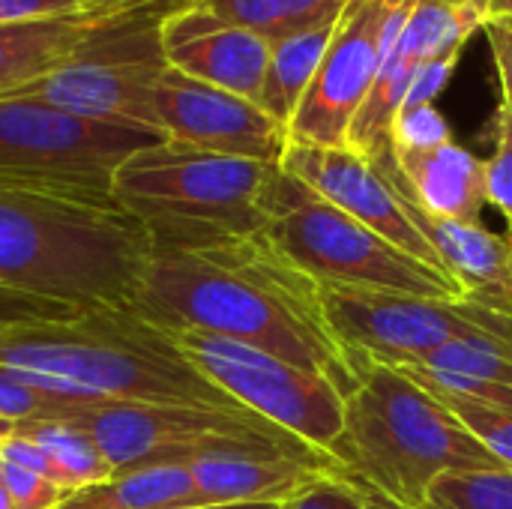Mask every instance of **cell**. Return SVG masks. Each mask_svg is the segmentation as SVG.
Returning a JSON list of instances; mask_svg holds the SVG:
<instances>
[{"label": "cell", "instance_id": "19", "mask_svg": "<svg viewBox=\"0 0 512 509\" xmlns=\"http://www.w3.org/2000/svg\"><path fill=\"white\" fill-rule=\"evenodd\" d=\"M96 21L87 15L0 27V99L18 96L75 54Z\"/></svg>", "mask_w": 512, "mask_h": 509}, {"label": "cell", "instance_id": "4", "mask_svg": "<svg viewBox=\"0 0 512 509\" xmlns=\"http://www.w3.org/2000/svg\"><path fill=\"white\" fill-rule=\"evenodd\" d=\"M273 168L165 138L117 168L114 198L150 228L156 249H198L264 228L258 198Z\"/></svg>", "mask_w": 512, "mask_h": 509}, {"label": "cell", "instance_id": "13", "mask_svg": "<svg viewBox=\"0 0 512 509\" xmlns=\"http://www.w3.org/2000/svg\"><path fill=\"white\" fill-rule=\"evenodd\" d=\"M486 15L480 9L453 3V0H414L396 42L390 45L378 78L351 123L348 150L375 162L390 150V129L399 117L417 72L456 48H465L468 39L483 30Z\"/></svg>", "mask_w": 512, "mask_h": 509}, {"label": "cell", "instance_id": "12", "mask_svg": "<svg viewBox=\"0 0 512 509\" xmlns=\"http://www.w3.org/2000/svg\"><path fill=\"white\" fill-rule=\"evenodd\" d=\"M153 117L162 138L207 153L279 165L288 147V129L258 102L195 81L171 63L153 90Z\"/></svg>", "mask_w": 512, "mask_h": 509}, {"label": "cell", "instance_id": "26", "mask_svg": "<svg viewBox=\"0 0 512 509\" xmlns=\"http://www.w3.org/2000/svg\"><path fill=\"white\" fill-rule=\"evenodd\" d=\"M399 369L408 381H414L417 387H423L429 396H456L483 408H495V411H507L512 414V387L507 384H495V381H480V378H468V375H453V372H438L429 366H393Z\"/></svg>", "mask_w": 512, "mask_h": 509}, {"label": "cell", "instance_id": "3", "mask_svg": "<svg viewBox=\"0 0 512 509\" xmlns=\"http://www.w3.org/2000/svg\"><path fill=\"white\" fill-rule=\"evenodd\" d=\"M330 456L345 477L405 509H429V486L453 471L504 468L438 399L399 369L363 357Z\"/></svg>", "mask_w": 512, "mask_h": 509}, {"label": "cell", "instance_id": "23", "mask_svg": "<svg viewBox=\"0 0 512 509\" xmlns=\"http://www.w3.org/2000/svg\"><path fill=\"white\" fill-rule=\"evenodd\" d=\"M18 432L30 438L51 459V465L63 477L69 492H78V489H87L114 477L111 462L78 423L36 420V423H18Z\"/></svg>", "mask_w": 512, "mask_h": 509}, {"label": "cell", "instance_id": "36", "mask_svg": "<svg viewBox=\"0 0 512 509\" xmlns=\"http://www.w3.org/2000/svg\"><path fill=\"white\" fill-rule=\"evenodd\" d=\"M204 0H81V9L93 21H108L120 15H135V12H162V15H177L183 9H192Z\"/></svg>", "mask_w": 512, "mask_h": 509}, {"label": "cell", "instance_id": "25", "mask_svg": "<svg viewBox=\"0 0 512 509\" xmlns=\"http://www.w3.org/2000/svg\"><path fill=\"white\" fill-rule=\"evenodd\" d=\"M81 405H87V402L48 393V390L36 387L33 381L21 378L18 372L0 366V420H12V423L72 420Z\"/></svg>", "mask_w": 512, "mask_h": 509}, {"label": "cell", "instance_id": "20", "mask_svg": "<svg viewBox=\"0 0 512 509\" xmlns=\"http://www.w3.org/2000/svg\"><path fill=\"white\" fill-rule=\"evenodd\" d=\"M207 507L189 465L117 471L105 483L66 495L54 509H192Z\"/></svg>", "mask_w": 512, "mask_h": 509}, {"label": "cell", "instance_id": "30", "mask_svg": "<svg viewBox=\"0 0 512 509\" xmlns=\"http://www.w3.org/2000/svg\"><path fill=\"white\" fill-rule=\"evenodd\" d=\"M486 195L510 225L512 234V114L501 102L495 111V150L486 162Z\"/></svg>", "mask_w": 512, "mask_h": 509}, {"label": "cell", "instance_id": "32", "mask_svg": "<svg viewBox=\"0 0 512 509\" xmlns=\"http://www.w3.org/2000/svg\"><path fill=\"white\" fill-rule=\"evenodd\" d=\"M75 315H81V309L57 303V300H42V297L0 288V327L33 324V321H66Z\"/></svg>", "mask_w": 512, "mask_h": 509}, {"label": "cell", "instance_id": "24", "mask_svg": "<svg viewBox=\"0 0 512 509\" xmlns=\"http://www.w3.org/2000/svg\"><path fill=\"white\" fill-rule=\"evenodd\" d=\"M429 509H512V471H453L429 486Z\"/></svg>", "mask_w": 512, "mask_h": 509}, {"label": "cell", "instance_id": "8", "mask_svg": "<svg viewBox=\"0 0 512 509\" xmlns=\"http://www.w3.org/2000/svg\"><path fill=\"white\" fill-rule=\"evenodd\" d=\"M324 306L339 339L375 363L411 366L447 345H474L512 360V315L474 300L399 297L324 288Z\"/></svg>", "mask_w": 512, "mask_h": 509}, {"label": "cell", "instance_id": "16", "mask_svg": "<svg viewBox=\"0 0 512 509\" xmlns=\"http://www.w3.org/2000/svg\"><path fill=\"white\" fill-rule=\"evenodd\" d=\"M162 45L177 72L249 102L261 99L270 63V42L261 33L231 24L198 3L165 18Z\"/></svg>", "mask_w": 512, "mask_h": 509}, {"label": "cell", "instance_id": "15", "mask_svg": "<svg viewBox=\"0 0 512 509\" xmlns=\"http://www.w3.org/2000/svg\"><path fill=\"white\" fill-rule=\"evenodd\" d=\"M375 171L384 177L414 228L441 258V267L459 282L462 294L480 306L512 315V234H498L480 222H456L423 210L399 183L393 153H381Z\"/></svg>", "mask_w": 512, "mask_h": 509}, {"label": "cell", "instance_id": "2", "mask_svg": "<svg viewBox=\"0 0 512 509\" xmlns=\"http://www.w3.org/2000/svg\"><path fill=\"white\" fill-rule=\"evenodd\" d=\"M0 366L81 402L249 411L141 312H81L66 321L0 327Z\"/></svg>", "mask_w": 512, "mask_h": 509}, {"label": "cell", "instance_id": "34", "mask_svg": "<svg viewBox=\"0 0 512 509\" xmlns=\"http://www.w3.org/2000/svg\"><path fill=\"white\" fill-rule=\"evenodd\" d=\"M462 51H465V48H456V51H447V54L429 60V63L417 72V78H414V84H411V93H408V99H405L402 108L435 105V99L441 96V90L450 84V78H453V72H456Z\"/></svg>", "mask_w": 512, "mask_h": 509}, {"label": "cell", "instance_id": "21", "mask_svg": "<svg viewBox=\"0 0 512 509\" xmlns=\"http://www.w3.org/2000/svg\"><path fill=\"white\" fill-rule=\"evenodd\" d=\"M342 18V15H339ZM339 21L303 30L297 36H288L276 45H270V63H267V75H264V87H261V99L258 105L279 123L288 129L291 117L297 114L306 90L315 81V72L327 54V45L333 39Z\"/></svg>", "mask_w": 512, "mask_h": 509}, {"label": "cell", "instance_id": "14", "mask_svg": "<svg viewBox=\"0 0 512 509\" xmlns=\"http://www.w3.org/2000/svg\"><path fill=\"white\" fill-rule=\"evenodd\" d=\"M279 165L297 180H303L324 201H330L351 219L381 234L387 243L399 246L402 252L420 258L435 270H444L441 258L426 243V237L414 228V222L405 216L402 204L396 201L384 177L360 153L348 147H315V144L288 141Z\"/></svg>", "mask_w": 512, "mask_h": 509}, {"label": "cell", "instance_id": "35", "mask_svg": "<svg viewBox=\"0 0 512 509\" xmlns=\"http://www.w3.org/2000/svg\"><path fill=\"white\" fill-rule=\"evenodd\" d=\"M84 15L81 0H0V27Z\"/></svg>", "mask_w": 512, "mask_h": 509}, {"label": "cell", "instance_id": "43", "mask_svg": "<svg viewBox=\"0 0 512 509\" xmlns=\"http://www.w3.org/2000/svg\"><path fill=\"white\" fill-rule=\"evenodd\" d=\"M0 509H15L12 498H9V492H6V486H3V480H0Z\"/></svg>", "mask_w": 512, "mask_h": 509}, {"label": "cell", "instance_id": "28", "mask_svg": "<svg viewBox=\"0 0 512 509\" xmlns=\"http://www.w3.org/2000/svg\"><path fill=\"white\" fill-rule=\"evenodd\" d=\"M414 366V363H411ZM417 366H429L438 372H453V375H468V378H480V381H495V384H507L512 387V360L498 354V351H486V348H474V345H447L432 351L426 360H420Z\"/></svg>", "mask_w": 512, "mask_h": 509}, {"label": "cell", "instance_id": "11", "mask_svg": "<svg viewBox=\"0 0 512 509\" xmlns=\"http://www.w3.org/2000/svg\"><path fill=\"white\" fill-rule=\"evenodd\" d=\"M414 0H351L333 30L327 54L288 123V141L345 147L378 69L396 42Z\"/></svg>", "mask_w": 512, "mask_h": 509}, {"label": "cell", "instance_id": "10", "mask_svg": "<svg viewBox=\"0 0 512 509\" xmlns=\"http://www.w3.org/2000/svg\"><path fill=\"white\" fill-rule=\"evenodd\" d=\"M165 141L150 129L66 114L36 99H0V177H33L114 192L117 168L141 147Z\"/></svg>", "mask_w": 512, "mask_h": 509}, {"label": "cell", "instance_id": "7", "mask_svg": "<svg viewBox=\"0 0 512 509\" xmlns=\"http://www.w3.org/2000/svg\"><path fill=\"white\" fill-rule=\"evenodd\" d=\"M165 18L171 15L135 12L96 21L69 60L18 96L45 102L75 117L150 129L159 135L153 90L168 69L162 45Z\"/></svg>", "mask_w": 512, "mask_h": 509}, {"label": "cell", "instance_id": "31", "mask_svg": "<svg viewBox=\"0 0 512 509\" xmlns=\"http://www.w3.org/2000/svg\"><path fill=\"white\" fill-rule=\"evenodd\" d=\"M0 480H3L15 509H54L69 495L57 483H51L33 471H24L12 462H3V459H0Z\"/></svg>", "mask_w": 512, "mask_h": 509}, {"label": "cell", "instance_id": "27", "mask_svg": "<svg viewBox=\"0 0 512 509\" xmlns=\"http://www.w3.org/2000/svg\"><path fill=\"white\" fill-rule=\"evenodd\" d=\"M438 399L444 408H450V414L504 465L512 471V414L507 411H495V408H483L456 396H432Z\"/></svg>", "mask_w": 512, "mask_h": 509}, {"label": "cell", "instance_id": "1", "mask_svg": "<svg viewBox=\"0 0 512 509\" xmlns=\"http://www.w3.org/2000/svg\"><path fill=\"white\" fill-rule=\"evenodd\" d=\"M156 243L114 192L0 177V288L81 312H135Z\"/></svg>", "mask_w": 512, "mask_h": 509}, {"label": "cell", "instance_id": "38", "mask_svg": "<svg viewBox=\"0 0 512 509\" xmlns=\"http://www.w3.org/2000/svg\"><path fill=\"white\" fill-rule=\"evenodd\" d=\"M0 459L18 465V468H24V471H33V474H39V477L57 483L60 489H66V483H63V477L57 474V468L51 465V459H48L30 438H24L21 432L12 435V438L0 447ZM66 492H69V489H66ZM69 495H72V492H69Z\"/></svg>", "mask_w": 512, "mask_h": 509}, {"label": "cell", "instance_id": "22", "mask_svg": "<svg viewBox=\"0 0 512 509\" xmlns=\"http://www.w3.org/2000/svg\"><path fill=\"white\" fill-rule=\"evenodd\" d=\"M348 3L351 0H204L213 15L261 33L270 45L339 21Z\"/></svg>", "mask_w": 512, "mask_h": 509}, {"label": "cell", "instance_id": "29", "mask_svg": "<svg viewBox=\"0 0 512 509\" xmlns=\"http://www.w3.org/2000/svg\"><path fill=\"white\" fill-rule=\"evenodd\" d=\"M450 141H453V129L435 105L402 108L390 129V150H396V153L435 150Z\"/></svg>", "mask_w": 512, "mask_h": 509}, {"label": "cell", "instance_id": "39", "mask_svg": "<svg viewBox=\"0 0 512 509\" xmlns=\"http://www.w3.org/2000/svg\"><path fill=\"white\" fill-rule=\"evenodd\" d=\"M351 480V477H348ZM360 489H363V495H366V501H369V509H405V507H399V504H393V501H387L384 495H378L372 486H366V483H360V480H354Z\"/></svg>", "mask_w": 512, "mask_h": 509}, {"label": "cell", "instance_id": "5", "mask_svg": "<svg viewBox=\"0 0 512 509\" xmlns=\"http://www.w3.org/2000/svg\"><path fill=\"white\" fill-rule=\"evenodd\" d=\"M258 207L264 216L261 231L324 288L435 300L465 297L453 276L387 243L282 165L273 168Z\"/></svg>", "mask_w": 512, "mask_h": 509}, {"label": "cell", "instance_id": "41", "mask_svg": "<svg viewBox=\"0 0 512 509\" xmlns=\"http://www.w3.org/2000/svg\"><path fill=\"white\" fill-rule=\"evenodd\" d=\"M192 509H282L279 504H219V507H192Z\"/></svg>", "mask_w": 512, "mask_h": 509}, {"label": "cell", "instance_id": "40", "mask_svg": "<svg viewBox=\"0 0 512 509\" xmlns=\"http://www.w3.org/2000/svg\"><path fill=\"white\" fill-rule=\"evenodd\" d=\"M512 18V0H489V18Z\"/></svg>", "mask_w": 512, "mask_h": 509}, {"label": "cell", "instance_id": "42", "mask_svg": "<svg viewBox=\"0 0 512 509\" xmlns=\"http://www.w3.org/2000/svg\"><path fill=\"white\" fill-rule=\"evenodd\" d=\"M12 435H18V423H12V420H0V447H3Z\"/></svg>", "mask_w": 512, "mask_h": 509}, {"label": "cell", "instance_id": "6", "mask_svg": "<svg viewBox=\"0 0 512 509\" xmlns=\"http://www.w3.org/2000/svg\"><path fill=\"white\" fill-rule=\"evenodd\" d=\"M135 312L162 330H201L246 342L330 381L318 348L267 291L195 252L156 249Z\"/></svg>", "mask_w": 512, "mask_h": 509}, {"label": "cell", "instance_id": "9", "mask_svg": "<svg viewBox=\"0 0 512 509\" xmlns=\"http://www.w3.org/2000/svg\"><path fill=\"white\" fill-rule=\"evenodd\" d=\"M234 402L330 456L345 423V396L309 369L261 348L201 330H165Z\"/></svg>", "mask_w": 512, "mask_h": 509}, {"label": "cell", "instance_id": "18", "mask_svg": "<svg viewBox=\"0 0 512 509\" xmlns=\"http://www.w3.org/2000/svg\"><path fill=\"white\" fill-rule=\"evenodd\" d=\"M390 153L402 189L423 210L456 222H480L483 207L489 204L483 159H477L456 141L441 144L435 150Z\"/></svg>", "mask_w": 512, "mask_h": 509}, {"label": "cell", "instance_id": "17", "mask_svg": "<svg viewBox=\"0 0 512 509\" xmlns=\"http://www.w3.org/2000/svg\"><path fill=\"white\" fill-rule=\"evenodd\" d=\"M192 480L207 507L219 504H288L324 477H339L327 468L258 453H216L189 465Z\"/></svg>", "mask_w": 512, "mask_h": 509}, {"label": "cell", "instance_id": "33", "mask_svg": "<svg viewBox=\"0 0 512 509\" xmlns=\"http://www.w3.org/2000/svg\"><path fill=\"white\" fill-rule=\"evenodd\" d=\"M282 509H369L363 489L348 477H324L303 495L291 498Z\"/></svg>", "mask_w": 512, "mask_h": 509}, {"label": "cell", "instance_id": "37", "mask_svg": "<svg viewBox=\"0 0 512 509\" xmlns=\"http://www.w3.org/2000/svg\"><path fill=\"white\" fill-rule=\"evenodd\" d=\"M483 33L489 39V48L495 54L501 90H504V105L512 114V18H486Z\"/></svg>", "mask_w": 512, "mask_h": 509}]
</instances>
